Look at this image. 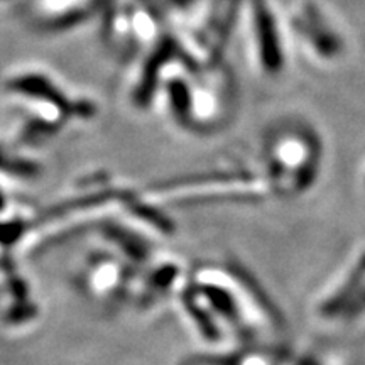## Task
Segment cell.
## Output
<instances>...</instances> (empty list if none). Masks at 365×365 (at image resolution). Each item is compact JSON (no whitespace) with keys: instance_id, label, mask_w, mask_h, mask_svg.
<instances>
[{"instance_id":"cell-2","label":"cell","mask_w":365,"mask_h":365,"mask_svg":"<svg viewBox=\"0 0 365 365\" xmlns=\"http://www.w3.org/2000/svg\"><path fill=\"white\" fill-rule=\"evenodd\" d=\"M4 208V196H2V193H0V210Z\"/></svg>"},{"instance_id":"cell-1","label":"cell","mask_w":365,"mask_h":365,"mask_svg":"<svg viewBox=\"0 0 365 365\" xmlns=\"http://www.w3.org/2000/svg\"><path fill=\"white\" fill-rule=\"evenodd\" d=\"M24 227L19 222H11V223H2L0 225V244H12L19 239Z\"/></svg>"}]
</instances>
